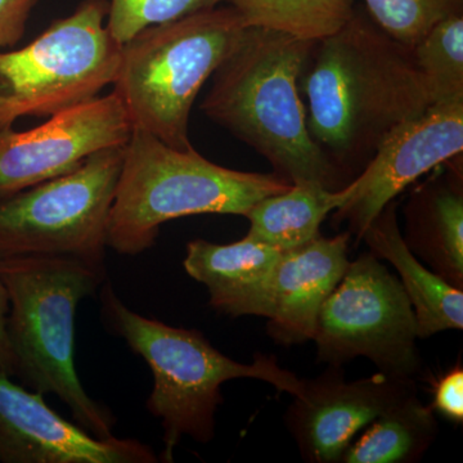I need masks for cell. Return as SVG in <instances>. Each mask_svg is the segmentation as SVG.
<instances>
[{"mask_svg": "<svg viewBox=\"0 0 463 463\" xmlns=\"http://www.w3.org/2000/svg\"><path fill=\"white\" fill-rule=\"evenodd\" d=\"M298 90L310 136L346 179L364 169L395 128L434 103L412 51L358 11L313 43Z\"/></svg>", "mask_w": 463, "mask_h": 463, "instance_id": "1", "label": "cell"}, {"mask_svg": "<svg viewBox=\"0 0 463 463\" xmlns=\"http://www.w3.org/2000/svg\"><path fill=\"white\" fill-rule=\"evenodd\" d=\"M313 43L248 26L210 78L201 109L269 161L285 181L339 191L350 182L310 136L298 90Z\"/></svg>", "mask_w": 463, "mask_h": 463, "instance_id": "2", "label": "cell"}, {"mask_svg": "<svg viewBox=\"0 0 463 463\" xmlns=\"http://www.w3.org/2000/svg\"><path fill=\"white\" fill-rule=\"evenodd\" d=\"M108 279L105 268L62 257L0 259L7 288V335L24 388L54 394L79 428L94 438L114 437L116 420L85 392L75 367V317L79 304Z\"/></svg>", "mask_w": 463, "mask_h": 463, "instance_id": "3", "label": "cell"}, {"mask_svg": "<svg viewBox=\"0 0 463 463\" xmlns=\"http://www.w3.org/2000/svg\"><path fill=\"white\" fill-rule=\"evenodd\" d=\"M100 317L105 327L151 368L154 389L146 408L163 426V462H173L184 437L203 444L214 439L215 413L223 404L222 385L227 381H265L292 397L303 386V380L279 367L273 356L257 355L251 364H239L216 350L203 332L133 312L108 279L100 286Z\"/></svg>", "mask_w": 463, "mask_h": 463, "instance_id": "4", "label": "cell"}, {"mask_svg": "<svg viewBox=\"0 0 463 463\" xmlns=\"http://www.w3.org/2000/svg\"><path fill=\"white\" fill-rule=\"evenodd\" d=\"M291 187L277 174L216 165L194 147L176 149L133 129L109 213L108 248L136 257L156 243L161 225L200 214L242 215Z\"/></svg>", "mask_w": 463, "mask_h": 463, "instance_id": "5", "label": "cell"}, {"mask_svg": "<svg viewBox=\"0 0 463 463\" xmlns=\"http://www.w3.org/2000/svg\"><path fill=\"white\" fill-rule=\"evenodd\" d=\"M248 29L231 5L147 27L121 45L112 87L133 129L176 149L194 147V100Z\"/></svg>", "mask_w": 463, "mask_h": 463, "instance_id": "6", "label": "cell"}, {"mask_svg": "<svg viewBox=\"0 0 463 463\" xmlns=\"http://www.w3.org/2000/svg\"><path fill=\"white\" fill-rule=\"evenodd\" d=\"M108 14L106 0H84L25 47L0 52V130L75 108L114 84L121 44Z\"/></svg>", "mask_w": 463, "mask_h": 463, "instance_id": "7", "label": "cell"}, {"mask_svg": "<svg viewBox=\"0 0 463 463\" xmlns=\"http://www.w3.org/2000/svg\"><path fill=\"white\" fill-rule=\"evenodd\" d=\"M125 146L0 199V259L62 257L106 269L109 213Z\"/></svg>", "mask_w": 463, "mask_h": 463, "instance_id": "8", "label": "cell"}, {"mask_svg": "<svg viewBox=\"0 0 463 463\" xmlns=\"http://www.w3.org/2000/svg\"><path fill=\"white\" fill-rule=\"evenodd\" d=\"M419 331L401 281L373 252L350 261L326 298L313 341L319 361L343 365L370 359L380 373L413 380L421 373Z\"/></svg>", "mask_w": 463, "mask_h": 463, "instance_id": "9", "label": "cell"}, {"mask_svg": "<svg viewBox=\"0 0 463 463\" xmlns=\"http://www.w3.org/2000/svg\"><path fill=\"white\" fill-rule=\"evenodd\" d=\"M132 132L114 91L25 132L0 130V199L71 172L96 152L127 145Z\"/></svg>", "mask_w": 463, "mask_h": 463, "instance_id": "10", "label": "cell"}, {"mask_svg": "<svg viewBox=\"0 0 463 463\" xmlns=\"http://www.w3.org/2000/svg\"><path fill=\"white\" fill-rule=\"evenodd\" d=\"M463 99L432 103L383 139L370 163L349 183L334 221L361 241L371 222L423 174L461 157Z\"/></svg>", "mask_w": 463, "mask_h": 463, "instance_id": "11", "label": "cell"}, {"mask_svg": "<svg viewBox=\"0 0 463 463\" xmlns=\"http://www.w3.org/2000/svg\"><path fill=\"white\" fill-rule=\"evenodd\" d=\"M416 381L374 373L346 381L340 365L303 380L300 392L286 413V425L304 461L340 462L359 431L411 395Z\"/></svg>", "mask_w": 463, "mask_h": 463, "instance_id": "12", "label": "cell"}, {"mask_svg": "<svg viewBox=\"0 0 463 463\" xmlns=\"http://www.w3.org/2000/svg\"><path fill=\"white\" fill-rule=\"evenodd\" d=\"M151 447L136 439H99L67 421L43 395L0 373V462L155 463Z\"/></svg>", "mask_w": 463, "mask_h": 463, "instance_id": "13", "label": "cell"}, {"mask_svg": "<svg viewBox=\"0 0 463 463\" xmlns=\"http://www.w3.org/2000/svg\"><path fill=\"white\" fill-rule=\"evenodd\" d=\"M349 232L310 241L282 252L274 270L268 334L281 345L313 339L317 318L326 298L349 267Z\"/></svg>", "mask_w": 463, "mask_h": 463, "instance_id": "14", "label": "cell"}, {"mask_svg": "<svg viewBox=\"0 0 463 463\" xmlns=\"http://www.w3.org/2000/svg\"><path fill=\"white\" fill-rule=\"evenodd\" d=\"M281 255L246 236L230 245L197 239L187 243L183 265L188 276L205 286L216 312L268 318L274 270Z\"/></svg>", "mask_w": 463, "mask_h": 463, "instance_id": "15", "label": "cell"}, {"mask_svg": "<svg viewBox=\"0 0 463 463\" xmlns=\"http://www.w3.org/2000/svg\"><path fill=\"white\" fill-rule=\"evenodd\" d=\"M402 236L414 257L463 289L462 169L432 176L411 194Z\"/></svg>", "mask_w": 463, "mask_h": 463, "instance_id": "16", "label": "cell"}, {"mask_svg": "<svg viewBox=\"0 0 463 463\" xmlns=\"http://www.w3.org/2000/svg\"><path fill=\"white\" fill-rule=\"evenodd\" d=\"M361 240L374 257L388 260L397 269L417 321L419 339L439 332L462 330L463 289L444 281L421 263L405 245L392 201L365 228Z\"/></svg>", "mask_w": 463, "mask_h": 463, "instance_id": "17", "label": "cell"}, {"mask_svg": "<svg viewBox=\"0 0 463 463\" xmlns=\"http://www.w3.org/2000/svg\"><path fill=\"white\" fill-rule=\"evenodd\" d=\"M349 194V184L332 191L316 182L292 183L288 191L264 197L246 213V237L281 252L300 248L321 234L325 219L345 203Z\"/></svg>", "mask_w": 463, "mask_h": 463, "instance_id": "18", "label": "cell"}, {"mask_svg": "<svg viewBox=\"0 0 463 463\" xmlns=\"http://www.w3.org/2000/svg\"><path fill=\"white\" fill-rule=\"evenodd\" d=\"M356 441H352L340 462H419L438 437V421L431 407L413 394L377 417Z\"/></svg>", "mask_w": 463, "mask_h": 463, "instance_id": "19", "label": "cell"}, {"mask_svg": "<svg viewBox=\"0 0 463 463\" xmlns=\"http://www.w3.org/2000/svg\"><path fill=\"white\" fill-rule=\"evenodd\" d=\"M246 25L317 42L339 32L355 14L354 0H225Z\"/></svg>", "mask_w": 463, "mask_h": 463, "instance_id": "20", "label": "cell"}, {"mask_svg": "<svg viewBox=\"0 0 463 463\" xmlns=\"http://www.w3.org/2000/svg\"><path fill=\"white\" fill-rule=\"evenodd\" d=\"M412 54L432 102L463 99V14L437 24L414 45Z\"/></svg>", "mask_w": 463, "mask_h": 463, "instance_id": "21", "label": "cell"}, {"mask_svg": "<svg viewBox=\"0 0 463 463\" xmlns=\"http://www.w3.org/2000/svg\"><path fill=\"white\" fill-rule=\"evenodd\" d=\"M364 3L373 23L411 51L440 21L463 14V0H364Z\"/></svg>", "mask_w": 463, "mask_h": 463, "instance_id": "22", "label": "cell"}, {"mask_svg": "<svg viewBox=\"0 0 463 463\" xmlns=\"http://www.w3.org/2000/svg\"><path fill=\"white\" fill-rule=\"evenodd\" d=\"M225 0H111L106 26L116 42L125 44L147 27L214 8Z\"/></svg>", "mask_w": 463, "mask_h": 463, "instance_id": "23", "label": "cell"}, {"mask_svg": "<svg viewBox=\"0 0 463 463\" xmlns=\"http://www.w3.org/2000/svg\"><path fill=\"white\" fill-rule=\"evenodd\" d=\"M432 404L434 412L449 421L461 425L463 422V367L461 362L447 373L432 383Z\"/></svg>", "mask_w": 463, "mask_h": 463, "instance_id": "24", "label": "cell"}, {"mask_svg": "<svg viewBox=\"0 0 463 463\" xmlns=\"http://www.w3.org/2000/svg\"><path fill=\"white\" fill-rule=\"evenodd\" d=\"M38 0H0V52L17 44Z\"/></svg>", "mask_w": 463, "mask_h": 463, "instance_id": "25", "label": "cell"}, {"mask_svg": "<svg viewBox=\"0 0 463 463\" xmlns=\"http://www.w3.org/2000/svg\"><path fill=\"white\" fill-rule=\"evenodd\" d=\"M9 312V298L7 288L0 282V373L14 377L16 364L9 345L7 335V317Z\"/></svg>", "mask_w": 463, "mask_h": 463, "instance_id": "26", "label": "cell"}]
</instances>
